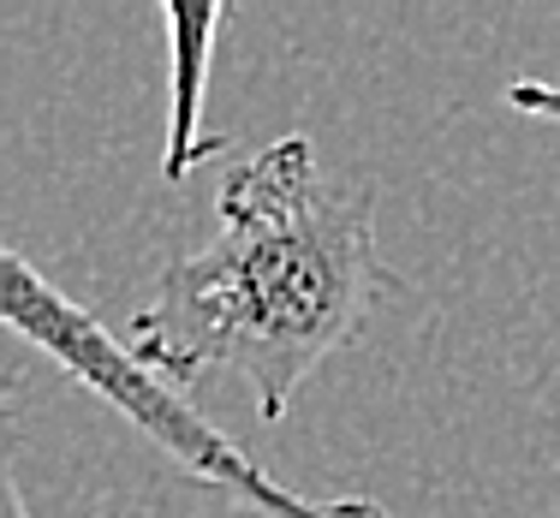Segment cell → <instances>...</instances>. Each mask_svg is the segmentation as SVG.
I'll use <instances>...</instances> for the list:
<instances>
[{"label": "cell", "mask_w": 560, "mask_h": 518, "mask_svg": "<svg viewBox=\"0 0 560 518\" xmlns=\"http://www.w3.org/2000/svg\"><path fill=\"white\" fill-rule=\"evenodd\" d=\"M506 102H513L518 114H530V119H549V126H560V84H542V78H513V84H506Z\"/></svg>", "instance_id": "obj_4"}, {"label": "cell", "mask_w": 560, "mask_h": 518, "mask_svg": "<svg viewBox=\"0 0 560 518\" xmlns=\"http://www.w3.org/2000/svg\"><path fill=\"white\" fill-rule=\"evenodd\" d=\"M0 310H7L12 334H24L36 352H48L78 388L108 400L143 442H155L173 464H185L191 483L221 488V495L245 501V507H257L269 518H394L376 501H304V495H292L269 464H257L233 435L215 429L203 411L185 400V388H173L155 369H143L126 352V340L108 334L60 286H48V274H36L19 250H0Z\"/></svg>", "instance_id": "obj_2"}, {"label": "cell", "mask_w": 560, "mask_h": 518, "mask_svg": "<svg viewBox=\"0 0 560 518\" xmlns=\"http://www.w3.org/2000/svg\"><path fill=\"white\" fill-rule=\"evenodd\" d=\"M226 12L221 7H167L173 31V114H167V155L162 179L179 185L191 167H203L209 155L226 150V138L203 131V78H209V48H215Z\"/></svg>", "instance_id": "obj_3"}, {"label": "cell", "mask_w": 560, "mask_h": 518, "mask_svg": "<svg viewBox=\"0 0 560 518\" xmlns=\"http://www.w3.org/2000/svg\"><path fill=\"white\" fill-rule=\"evenodd\" d=\"M215 215V238L167 262L119 340L173 388L233 369L262 423H280L394 286L376 245V191L323 179L311 138H280L238 162Z\"/></svg>", "instance_id": "obj_1"}, {"label": "cell", "mask_w": 560, "mask_h": 518, "mask_svg": "<svg viewBox=\"0 0 560 518\" xmlns=\"http://www.w3.org/2000/svg\"><path fill=\"white\" fill-rule=\"evenodd\" d=\"M0 518H31V501H24V488H19L12 459H7V471H0Z\"/></svg>", "instance_id": "obj_5"}]
</instances>
